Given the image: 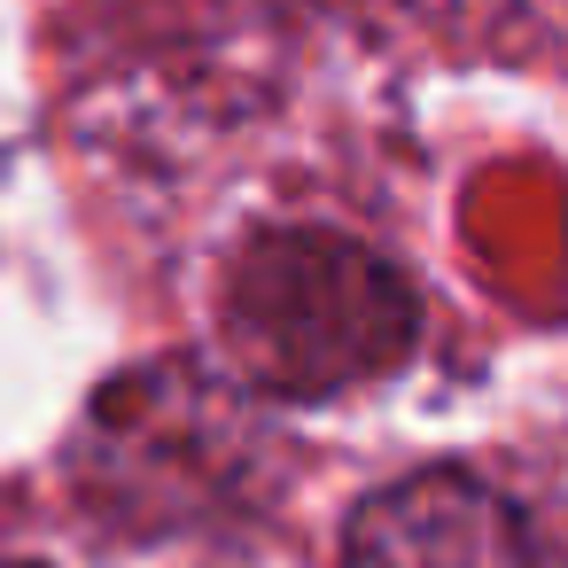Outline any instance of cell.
Here are the masks:
<instances>
[{"mask_svg":"<svg viewBox=\"0 0 568 568\" xmlns=\"http://www.w3.org/2000/svg\"><path fill=\"white\" fill-rule=\"evenodd\" d=\"M343 568H545V560L506 490L459 467H428L374 490L351 514Z\"/></svg>","mask_w":568,"mask_h":568,"instance_id":"obj_2","label":"cell"},{"mask_svg":"<svg viewBox=\"0 0 568 568\" xmlns=\"http://www.w3.org/2000/svg\"><path fill=\"white\" fill-rule=\"evenodd\" d=\"M234 366L273 397H343L413 351L420 304L389 257L327 226L257 234L219 296Z\"/></svg>","mask_w":568,"mask_h":568,"instance_id":"obj_1","label":"cell"}]
</instances>
